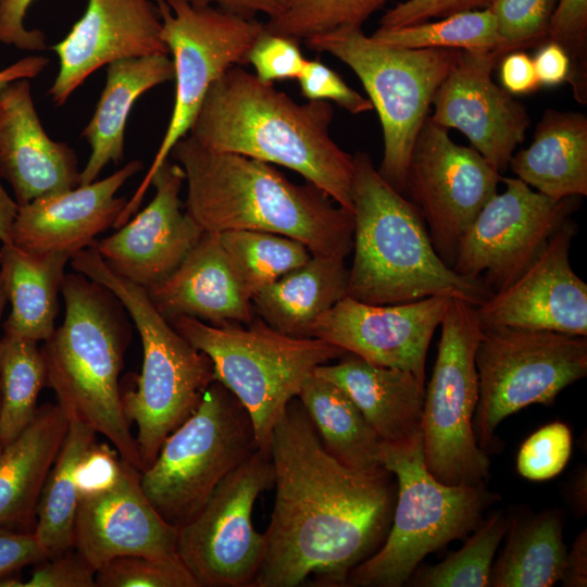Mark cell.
<instances>
[{
    "label": "cell",
    "instance_id": "cell-31",
    "mask_svg": "<svg viewBox=\"0 0 587 587\" xmlns=\"http://www.w3.org/2000/svg\"><path fill=\"white\" fill-rule=\"evenodd\" d=\"M71 258L67 252H30L14 243H2L0 274L11 304L2 323L5 334L37 342L51 337Z\"/></svg>",
    "mask_w": 587,
    "mask_h": 587
},
{
    "label": "cell",
    "instance_id": "cell-16",
    "mask_svg": "<svg viewBox=\"0 0 587 587\" xmlns=\"http://www.w3.org/2000/svg\"><path fill=\"white\" fill-rule=\"evenodd\" d=\"M462 237L452 270L483 280L492 292L516 279L574 210L575 197L553 200L519 178L502 177Z\"/></svg>",
    "mask_w": 587,
    "mask_h": 587
},
{
    "label": "cell",
    "instance_id": "cell-55",
    "mask_svg": "<svg viewBox=\"0 0 587 587\" xmlns=\"http://www.w3.org/2000/svg\"><path fill=\"white\" fill-rule=\"evenodd\" d=\"M49 59L43 55H29L0 70V89L20 78H34L45 71Z\"/></svg>",
    "mask_w": 587,
    "mask_h": 587
},
{
    "label": "cell",
    "instance_id": "cell-36",
    "mask_svg": "<svg viewBox=\"0 0 587 587\" xmlns=\"http://www.w3.org/2000/svg\"><path fill=\"white\" fill-rule=\"evenodd\" d=\"M220 240L233 274L250 301L312 255L302 242L262 230H225L220 233Z\"/></svg>",
    "mask_w": 587,
    "mask_h": 587
},
{
    "label": "cell",
    "instance_id": "cell-15",
    "mask_svg": "<svg viewBox=\"0 0 587 587\" xmlns=\"http://www.w3.org/2000/svg\"><path fill=\"white\" fill-rule=\"evenodd\" d=\"M502 176L474 148L455 143L428 115L412 147L405 192L420 212L439 258L452 268L462 237Z\"/></svg>",
    "mask_w": 587,
    "mask_h": 587
},
{
    "label": "cell",
    "instance_id": "cell-40",
    "mask_svg": "<svg viewBox=\"0 0 587 587\" xmlns=\"http://www.w3.org/2000/svg\"><path fill=\"white\" fill-rule=\"evenodd\" d=\"M98 587H198L180 558L124 555L96 571Z\"/></svg>",
    "mask_w": 587,
    "mask_h": 587
},
{
    "label": "cell",
    "instance_id": "cell-8",
    "mask_svg": "<svg viewBox=\"0 0 587 587\" xmlns=\"http://www.w3.org/2000/svg\"><path fill=\"white\" fill-rule=\"evenodd\" d=\"M170 323L210 358L214 380L245 407L261 449L270 450L272 432L304 379L346 353L320 338L285 335L259 316L248 324L223 326L188 316Z\"/></svg>",
    "mask_w": 587,
    "mask_h": 587
},
{
    "label": "cell",
    "instance_id": "cell-53",
    "mask_svg": "<svg viewBox=\"0 0 587 587\" xmlns=\"http://www.w3.org/2000/svg\"><path fill=\"white\" fill-rule=\"evenodd\" d=\"M193 5H211L226 12L254 18L258 14L267 16V20L278 16L288 0H186Z\"/></svg>",
    "mask_w": 587,
    "mask_h": 587
},
{
    "label": "cell",
    "instance_id": "cell-57",
    "mask_svg": "<svg viewBox=\"0 0 587 587\" xmlns=\"http://www.w3.org/2000/svg\"><path fill=\"white\" fill-rule=\"evenodd\" d=\"M586 467L580 469L570 483L567 495L572 507L579 514L587 510V476Z\"/></svg>",
    "mask_w": 587,
    "mask_h": 587
},
{
    "label": "cell",
    "instance_id": "cell-39",
    "mask_svg": "<svg viewBox=\"0 0 587 587\" xmlns=\"http://www.w3.org/2000/svg\"><path fill=\"white\" fill-rule=\"evenodd\" d=\"M387 0H288L284 11L264 23L265 30L297 41L362 24Z\"/></svg>",
    "mask_w": 587,
    "mask_h": 587
},
{
    "label": "cell",
    "instance_id": "cell-14",
    "mask_svg": "<svg viewBox=\"0 0 587 587\" xmlns=\"http://www.w3.org/2000/svg\"><path fill=\"white\" fill-rule=\"evenodd\" d=\"M274 485L271 452L259 448L177 528L176 551L198 587H252L265 536L252 523L258 497Z\"/></svg>",
    "mask_w": 587,
    "mask_h": 587
},
{
    "label": "cell",
    "instance_id": "cell-26",
    "mask_svg": "<svg viewBox=\"0 0 587 587\" xmlns=\"http://www.w3.org/2000/svg\"><path fill=\"white\" fill-rule=\"evenodd\" d=\"M314 374L344 390L383 442L397 444L422 434L425 383L413 373L370 363L346 352Z\"/></svg>",
    "mask_w": 587,
    "mask_h": 587
},
{
    "label": "cell",
    "instance_id": "cell-48",
    "mask_svg": "<svg viewBox=\"0 0 587 587\" xmlns=\"http://www.w3.org/2000/svg\"><path fill=\"white\" fill-rule=\"evenodd\" d=\"M122 460L115 449L93 444L76 467L78 498L112 486L121 472Z\"/></svg>",
    "mask_w": 587,
    "mask_h": 587
},
{
    "label": "cell",
    "instance_id": "cell-46",
    "mask_svg": "<svg viewBox=\"0 0 587 587\" xmlns=\"http://www.w3.org/2000/svg\"><path fill=\"white\" fill-rule=\"evenodd\" d=\"M495 0H407L389 9L380 18V28H398L455 13L483 10Z\"/></svg>",
    "mask_w": 587,
    "mask_h": 587
},
{
    "label": "cell",
    "instance_id": "cell-27",
    "mask_svg": "<svg viewBox=\"0 0 587 587\" xmlns=\"http://www.w3.org/2000/svg\"><path fill=\"white\" fill-rule=\"evenodd\" d=\"M172 79L174 66L170 54L128 58L107 65L104 87L82 132L90 153L80 171L79 185L92 183L108 164L123 160L125 129L134 104L150 89Z\"/></svg>",
    "mask_w": 587,
    "mask_h": 587
},
{
    "label": "cell",
    "instance_id": "cell-35",
    "mask_svg": "<svg viewBox=\"0 0 587 587\" xmlns=\"http://www.w3.org/2000/svg\"><path fill=\"white\" fill-rule=\"evenodd\" d=\"M47 385L38 342L3 333L0 344V441L7 446L32 423Z\"/></svg>",
    "mask_w": 587,
    "mask_h": 587
},
{
    "label": "cell",
    "instance_id": "cell-7",
    "mask_svg": "<svg viewBox=\"0 0 587 587\" xmlns=\"http://www.w3.org/2000/svg\"><path fill=\"white\" fill-rule=\"evenodd\" d=\"M380 461L397 479L390 528L380 548L349 573L346 586H403L427 554L473 532L498 499L485 484L436 479L424 462L422 434L404 442L382 441Z\"/></svg>",
    "mask_w": 587,
    "mask_h": 587
},
{
    "label": "cell",
    "instance_id": "cell-22",
    "mask_svg": "<svg viewBox=\"0 0 587 587\" xmlns=\"http://www.w3.org/2000/svg\"><path fill=\"white\" fill-rule=\"evenodd\" d=\"M141 472L122 461L116 482L79 498L76 552L93 569L124 555L177 557V527L154 509L140 484Z\"/></svg>",
    "mask_w": 587,
    "mask_h": 587
},
{
    "label": "cell",
    "instance_id": "cell-25",
    "mask_svg": "<svg viewBox=\"0 0 587 587\" xmlns=\"http://www.w3.org/2000/svg\"><path fill=\"white\" fill-rule=\"evenodd\" d=\"M146 290L153 307L168 322L188 316L223 326L248 324L255 316L251 301L233 274L220 233L204 232L182 263Z\"/></svg>",
    "mask_w": 587,
    "mask_h": 587
},
{
    "label": "cell",
    "instance_id": "cell-30",
    "mask_svg": "<svg viewBox=\"0 0 587 587\" xmlns=\"http://www.w3.org/2000/svg\"><path fill=\"white\" fill-rule=\"evenodd\" d=\"M349 268L339 258L315 255L260 290L254 312L272 328L311 338L317 320L347 294Z\"/></svg>",
    "mask_w": 587,
    "mask_h": 587
},
{
    "label": "cell",
    "instance_id": "cell-12",
    "mask_svg": "<svg viewBox=\"0 0 587 587\" xmlns=\"http://www.w3.org/2000/svg\"><path fill=\"white\" fill-rule=\"evenodd\" d=\"M475 308L464 300H450L425 386L424 462L436 479L451 486L485 484L490 470L489 457L478 447L473 430L478 399L475 352L482 332Z\"/></svg>",
    "mask_w": 587,
    "mask_h": 587
},
{
    "label": "cell",
    "instance_id": "cell-20",
    "mask_svg": "<svg viewBox=\"0 0 587 587\" xmlns=\"http://www.w3.org/2000/svg\"><path fill=\"white\" fill-rule=\"evenodd\" d=\"M183 168L165 160L153 174L150 203L113 235L96 242L100 257L122 277L145 289L167 277L204 230L186 212L179 198Z\"/></svg>",
    "mask_w": 587,
    "mask_h": 587
},
{
    "label": "cell",
    "instance_id": "cell-44",
    "mask_svg": "<svg viewBox=\"0 0 587 587\" xmlns=\"http://www.w3.org/2000/svg\"><path fill=\"white\" fill-rule=\"evenodd\" d=\"M246 60L253 66L254 75L265 83L298 78L307 62L297 40L265 29L250 48Z\"/></svg>",
    "mask_w": 587,
    "mask_h": 587
},
{
    "label": "cell",
    "instance_id": "cell-4",
    "mask_svg": "<svg viewBox=\"0 0 587 587\" xmlns=\"http://www.w3.org/2000/svg\"><path fill=\"white\" fill-rule=\"evenodd\" d=\"M353 163L354 254L346 296L379 305L440 296L478 307L494 294L439 258L415 205L380 176L365 152L354 154Z\"/></svg>",
    "mask_w": 587,
    "mask_h": 587
},
{
    "label": "cell",
    "instance_id": "cell-2",
    "mask_svg": "<svg viewBox=\"0 0 587 587\" xmlns=\"http://www.w3.org/2000/svg\"><path fill=\"white\" fill-rule=\"evenodd\" d=\"M328 101L300 104L240 65L209 88L187 135L201 146L288 167L353 212V155L332 139Z\"/></svg>",
    "mask_w": 587,
    "mask_h": 587
},
{
    "label": "cell",
    "instance_id": "cell-49",
    "mask_svg": "<svg viewBox=\"0 0 587 587\" xmlns=\"http://www.w3.org/2000/svg\"><path fill=\"white\" fill-rule=\"evenodd\" d=\"M48 558L34 530L0 527V579Z\"/></svg>",
    "mask_w": 587,
    "mask_h": 587
},
{
    "label": "cell",
    "instance_id": "cell-50",
    "mask_svg": "<svg viewBox=\"0 0 587 587\" xmlns=\"http://www.w3.org/2000/svg\"><path fill=\"white\" fill-rule=\"evenodd\" d=\"M33 2L0 0V43L23 51H41L47 48L43 33L25 25V16Z\"/></svg>",
    "mask_w": 587,
    "mask_h": 587
},
{
    "label": "cell",
    "instance_id": "cell-28",
    "mask_svg": "<svg viewBox=\"0 0 587 587\" xmlns=\"http://www.w3.org/2000/svg\"><path fill=\"white\" fill-rule=\"evenodd\" d=\"M68 427L60 404L45 403L0 453V527L29 530L49 472Z\"/></svg>",
    "mask_w": 587,
    "mask_h": 587
},
{
    "label": "cell",
    "instance_id": "cell-47",
    "mask_svg": "<svg viewBox=\"0 0 587 587\" xmlns=\"http://www.w3.org/2000/svg\"><path fill=\"white\" fill-rule=\"evenodd\" d=\"M68 551L41 561L22 587H96V570Z\"/></svg>",
    "mask_w": 587,
    "mask_h": 587
},
{
    "label": "cell",
    "instance_id": "cell-6",
    "mask_svg": "<svg viewBox=\"0 0 587 587\" xmlns=\"http://www.w3.org/2000/svg\"><path fill=\"white\" fill-rule=\"evenodd\" d=\"M70 263L75 272L110 290L139 333L141 372L134 389L121 391V401L127 421L137 425L136 444L145 471L214 382L213 364L157 311L147 290L114 273L95 246L76 252Z\"/></svg>",
    "mask_w": 587,
    "mask_h": 587
},
{
    "label": "cell",
    "instance_id": "cell-45",
    "mask_svg": "<svg viewBox=\"0 0 587 587\" xmlns=\"http://www.w3.org/2000/svg\"><path fill=\"white\" fill-rule=\"evenodd\" d=\"M297 79L301 93L309 101L332 100L352 114L373 110L369 99L349 87L335 71L320 60H307Z\"/></svg>",
    "mask_w": 587,
    "mask_h": 587
},
{
    "label": "cell",
    "instance_id": "cell-54",
    "mask_svg": "<svg viewBox=\"0 0 587 587\" xmlns=\"http://www.w3.org/2000/svg\"><path fill=\"white\" fill-rule=\"evenodd\" d=\"M563 586L585 587L587 585V530L584 529L575 538L571 550H567L565 567L561 578Z\"/></svg>",
    "mask_w": 587,
    "mask_h": 587
},
{
    "label": "cell",
    "instance_id": "cell-51",
    "mask_svg": "<svg viewBox=\"0 0 587 587\" xmlns=\"http://www.w3.org/2000/svg\"><path fill=\"white\" fill-rule=\"evenodd\" d=\"M500 79L509 93H527L540 86L533 60L521 51L510 52L501 59Z\"/></svg>",
    "mask_w": 587,
    "mask_h": 587
},
{
    "label": "cell",
    "instance_id": "cell-41",
    "mask_svg": "<svg viewBox=\"0 0 587 587\" xmlns=\"http://www.w3.org/2000/svg\"><path fill=\"white\" fill-rule=\"evenodd\" d=\"M557 2L558 0H495L487 9L495 17L500 38L497 51L504 57L521 48L545 43Z\"/></svg>",
    "mask_w": 587,
    "mask_h": 587
},
{
    "label": "cell",
    "instance_id": "cell-52",
    "mask_svg": "<svg viewBox=\"0 0 587 587\" xmlns=\"http://www.w3.org/2000/svg\"><path fill=\"white\" fill-rule=\"evenodd\" d=\"M533 62L540 85L554 86L567 80L570 59L557 42L546 41Z\"/></svg>",
    "mask_w": 587,
    "mask_h": 587
},
{
    "label": "cell",
    "instance_id": "cell-38",
    "mask_svg": "<svg viewBox=\"0 0 587 587\" xmlns=\"http://www.w3.org/2000/svg\"><path fill=\"white\" fill-rule=\"evenodd\" d=\"M509 523L503 512H494L482 520L461 549L435 565L416 569L407 583L417 587L489 586L496 551Z\"/></svg>",
    "mask_w": 587,
    "mask_h": 587
},
{
    "label": "cell",
    "instance_id": "cell-37",
    "mask_svg": "<svg viewBox=\"0 0 587 587\" xmlns=\"http://www.w3.org/2000/svg\"><path fill=\"white\" fill-rule=\"evenodd\" d=\"M371 38L379 43L407 49H459L490 51L500 38L489 9L455 13L440 21L398 28H378Z\"/></svg>",
    "mask_w": 587,
    "mask_h": 587
},
{
    "label": "cell",
    "instance_id": "cell-29",
    "mask_svg": "<svg viewBox=\"0 0 587 587\" xmlns=\"http://www.w3.org/2000/svg\"><path fill=\"white\" fill-rule=\"evenodd\" d=\"M508 167L553 200L587 196L586 115L547 110L530 146L512 155Z\"/></svg>",
    "mask_w": 587,
    "mask_h": 587
},
{
    "label": "cell",
    "instance_id": "cell-5",
    "mask_svg": "<svg viewBox=\"0 0 587 587\" xmlns=\"http://www.w3.org/2000/svg\"><path fill=\"white\" fill-rule=\"evenodd\" d=\"M63 323L40 347L47 385L67 416L103 435L122 461L142 472L121 401L118 376L129 337L123 305L85 275L65 274Z\"/></svg>",
    "mask_w": 587,
    "mask_h": 587
},
{
    "label": "cell",
    "instance_id": "cell-56",
    "mask_svg": "<svg viewBox=\"0 0 587 587\" xmlns=\"http://www.w3.org/2000/svg\"><path fill=\"white\" fill-rule=\"evenodd\" d=\"M18 211V204L4 189L0 178V241L12 243V229Z\"/></svg>",
    "mask_w": 587,
    "mask_h": 587
},
{
    "label": "cell",
    "instance_id": "cell-1",
    "mask_svg": "<svg viewBox=\"0 0 587 587\" xmlns=\"http://www.w3.org/2000/svg\"><path fill=\"white\" fill-rule=\"evenodd\" d=\"M275 499L265 552L252 587L346 586L390 528L396 492L385 467L364 472L330 457L299 399L270 442Z\"/></svg>",
    "mask_w": 587,
    "mask_h": 587
},
{
    "label": "cell",
    "instance_id": "cell-42",
    "mask_svg": "<svg viewBox=\"0 0 587 587\" xmlns=\"http://www.w3.org/2000/svg\"><path fill=\"white\" fill-rule=\"evenodd\" d=\"M547 41L560 45L570 59L567 80L575 98L587 99V0H558L550 18Z\"/></svg>",
    "mask_w": 587,
    "mask_h": 587
},
{
    "label": "cell",
    "instance_id": "cell-17",
    "mask_svg": "<svg viewBox=\"0 0 587 587\" xmlns=\"http://www.w3.org/2000/svg\"><path fill=\"white\" fill-rule=\"evenodd\" d=\"M451 298L433 296L398 304H369L348 296L315 323L312 337L425 383L427 351Z\"/></svg>",
    "mask_w": 587,
    "mask_h": 587
},
{
    "label": "cell",
    "instance_id": "cell-59",
    "mask_svg": "<svg viewBox=\"0 0 587 587\" xmlns=\"http://www.w3.org/2000/svg\"><path fill=\"white\" fill-rule=\"evenodd\" d=\"M2 449H3V446H2V444L0 441V453H1Z\"/></svg>",
    "mask_w": 587,
    "mask_h": 587
},
{
    "label": "cell",
    "instance_id": "cell-9",
    "mask_svg": "<svg viewBox=\"0 0 587 587\" xmlns=\"http://www.w3.org/2000/svg\"><path fill=\"white\" fill-rule=\"evenodd\" d=\"M310 50L347 64L365 88L383 129L380 176L405 193V172L415 138L435 95L461 55L459 49H407L383 45L361 28H344L304 40Z\"/></svg>",
    "mask_w": 587,
    "mask_h": 587
},
{
    "label": "cell",
    "instance_id": "cell-43",
    "mask_svg": "<svg viewBox=\"0 0 587 587\" xmlns=\"http://www.w3.org/2000/svg\"><path fill=\"white\" fill-rule=\"evenodd\" d=\"M572 450V434L566 424L553 422L532 434L521 446L516 467L529 480H547L562 472Z\"/></svg>",
    "mask_w": 587,
    "mask_h": 587
},
{
    "label": "cell",
    "instance_id": "cell-19",
    "mask_svg": "<svg viewBox=\"0 0 587 587\" xmlns=\"http://www.w3.org/2000/svg\"><path fill=\"white\" fill-rule=\"evenodd\" d=\"M575 233L567 218L516 279L476 307L480 325L587 336V284L570 263Z\"/></svg>",
    "mask_w": 587,
    "mask_h": 587
},
{
    "label": "cell",
    "instance_id": "cell-58",
    "mask_svg": "<svg viewBox=\"0 0 587 587\" xmlns=\"http://www.w3.org/2000/svg\"><path fill=\"white\" fill-rule=\"evenodd\" d=\"M7 303H8L7 294H5L3 280L0 274V326L2 323V316H3V312H4V308ZM0 344H1V336H0Z\"/></svg>",
    "mask_w": 587,
    "mask_h": 587
},
{
    "label": "cell",
    "instance_id": "cell-18",
    "mask_svg": "<svg viewBox=\"0 0 587 587\" xmlns=\"http://www.w3.org/2000/svg\"><path fill=\"white\" fill-rule=\"evenodd\" d=\"M502 58L496 49L462 50L435 95L430 116L464 134L498 172L508 168L529 125L524 105L492 80L491 73Z\"/></svg>",
    "mask_w": 587,
    "mask_h": 587
},
{
    "label": "cell",
    "instance_id": "cell-34",
    "mask_svg": "<svg viewBox=\"0 0 587 587\" xmlns=\"http://www.w3.org/2000/svg\"><path fill=\"white\" fill-rule=\"evenodd\" d=\"M55 461L43 485L33 529L49 558L66 552L74 545V524L78 507L76 467L96 442V432L74 416Z\"/></svg>",
    "mask_w": 587,
    "mask_h": 587
},
{
    "label": "cell",
    "instance_id": "cell-24",
    "mask_svg": "<svg viewBox=\"0 0 587 587\" xmlns=\"http://www.w3.org/2000/svg\"><path fill=\"white\" fill-rule=\"evenodd\" d=\"M0 178L11 186L18 205L80 184L77 155L46 133L28 78L0 89Z\"/></svg>",
    "mask_w": 587,
    "mask_h": 587
},
{
    "label": "cell",
    "instance_id": "cell-3",
    "mask_svg": "<svg viewBox=\"0 0 587 587\" xmlns=\"http://www.w3.org/2000/svg\"><path fill=\"white\" fill-rule=\"evenodd\" d=\"M170 154L185 175V211L204 232L274 233L344 260L352 251L353 214L313 185H296L270 163L210 150L189 135Z\"/></svg>",
    "mask_w": 587,
    "mask_h": 587
},
{
    "label": "cell",
    "instance_id": "cell-23",
    "mask_svg": "<svg viewBox=\"0 0 587 587\" xmlns=\"http://www.w3.org/2000/svg\"><path fill=\"white\" fill-rule=\"evenodd\" d=\"M141 168L139 160H132L105 178L18 205L12 243L30 252L71 255L95 246L96 237L114 226L127 203L117 191Z\"/></svg>",
    "mask_w": 587,
    "mask_h": 587
},
{
    "label": "cell",
    "instance_id": "cell-33",
    "mask_svg": "<svg viewBox=\"0 0 587 587\" xmlns=\"http://www.w3.org/2000/svg\"><path fill=\"white\" fill-rule=\"evenodd\" d=\"M508 540L492 563L491 587H550L561 582L567 548L558 510L512 517Z\"/></svg>",
    "mask_w": 587,
    "mask_h": 587
},
{
    "label": "cell",
    "instance_id": "cell-13",
    "mask_svg": "<svg viewBox=\"0 0 587 587\" xmlns=\"http://www.w3.org/2000/svg\"><path fill=\"white\" fill-rule=\"evenodd\" d=\"M162 37L173 61L175 98L167 128L138 189L115 221L121 227L140 205L151 179L189 128L213 85L227 70L247 63L264 23L186 0H155Z\"/></svg>",
    "mask_w": 587,
    "mask_h": 587
},
{
    "label": "cell",
    "instance_id": "cell-32",
    "mask_svg": "<svg viewBox=\"0 0 587 587\" xmlns=\"http://www.w3.org/2000/svg\"><path fill=\"white\" fill-rule=\"evenodd\" d=\"M297 398L330 457L355 471L383 467L380 438L344 390L312 373Z\"/></svg>",
    "mask_w": 587,
    "mask_h": 587
},
{
    "label": "cell",
    "instance_id": "cell-11",
    "mask_svg": "<svg viewBox=\"0 0 587 587\" xmlns=\"http://www.w3.org/2000/svg\"><path fill=\"white\" fill-rule=\"evenodd\" d=\"M478 399L473 430L478 447L496 451V430L509 415L551 404L587 375V336L515 326H482L475 352Z\"/></svg>",
    "mask_w": 587,
    "mask_h": 587
},
{
    "label": "cell",
    "instance_id": "cell-10",
    "mask_svg": "<svg viewBox=\"0 0 587 587\" xmlns=\"http://www.w3.org/2000/svg\"><path fill=\"white\" fill-rule=\"evenodd\" d=\"M258 449L247 410L214 380L196 410L166 437L153 463L141 472V488L159 514L178 528Z\"/></svg>",
    "mask_w": 587,
    "mask_h": 587
},
{
    "label": "cell",
    "instance_id": "cell-21",
    "mask_svg": "<svg viewBox=\"0 0 587 587\" xmlns=\"http://www.w3.org/2000/svg\"><path fill=\"white\" fill-rule=\"evenodd\" d=\"M50 49L59 59V71L47 93L58 107L104 65L168 54L155 0H87L82 17Z\"/></svg>",
    "mask_w": 587,
    "mask_h": 587
}]
</instances>
